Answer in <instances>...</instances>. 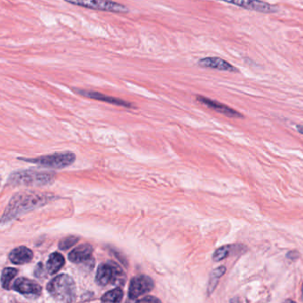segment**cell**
Here are the masks:
<instances>
[{"instance_id": "1", "label": "cell", "mask_w": 303, "mask_h": 303, "mask_svg": "<svg viewBox=\"0 0 303 303\" xmlns=\"http://www.w3.org/2000/svg\"><path fill=\"white\" fill-rule=\"evenodd\" d=\"M52 195L38 192H19L12 198L2 215V224L16 218L18 215L40 207L53 200Z\"/></svg>"}, {"instance_id": "2", "label": "cell", "mask_w": 303, "mask_h": 303, "mask_svg": "<svg viewBox=\"0 0 303 303\" xmlns=\"http://www.w3.org/2000/svg\"><path fill=\"white\" fill-rule=\"evenodd\" d=\"M46 289L54 300L60 302H72L77 298L74 280L67 274H62L52 279L47 284Z\"/></svg>"}, {"instance_id": "3", "label": "cell", "mask_w": 303, "mask_h": 303, "mask_svg": "<svg viewBox=\"0 0 303 303\" xmlns=\"http://www.w3.org/2000/svg\"><path fill=\"white\" fill-rule=\"evenodd\" d=\"M54 180V173L24 170L12 173L8 179V184L25 186H46L53 184Z\"/></svg>"}, {"instance_id": "4", "label": "cell", "mask_w": 303, "mask_h": 303, "mask_svg": "<svg viewBox=\"0 0 303 303\" xmlns=\"http://www.w3.org/2000/svg\"><path fill=\"white\" fill-rule=\"evenodd\" d=\"M20 159L26 162L37 164L43 167L62 169L73 164L76 160V155L72 152H60L52 155L40 156L33 159L20 158Z\"/></svg>"}, {"instance_id": "5", "label": "cell", "mask_w": 303, "mask_h": 303, "mask_svg": "<svg viewBox=\"0 0 303 303\" xmlns=\"http://www.w3.org/2000/svg\"><path fill=\"white\" fill-rule=\"evenodd\" d=\"M126 276L118 265L113 262L102 263L96 272V281L100 286L111 285H124Z\"/></svg>"}, {"instance_id": "6", "label": "cell", "mask_w": 303, "mask_h": 303, "mask_svg": "<svg viewBox=\"0 0 303 303\" xmlns=\"http://www.w3.org/2000/svg\"><path fill=\"white\" fill-rule=\"evenodd\" d=\"M67 3L85 7L94 10L104 11L110 13L125 14L129 12V8L123 4L117 3L113 0H64Z\"/></svg>"}, {"instance_id": "7", "label": "cell", "mask_w": 303, "mask_h": 303, "mask_svg": "<svg viewBox=\"0 0 303 303\" xmlns=\"http://www.w3.org/2000/svg\"><path fill=\"white\" fill-rule=\"evenodd\" d=\"M225 3L231 4L236 7H242L247 10L254 11L262 14H275L279 11L276 5L265 2L262 0H218Z\"/></svg>"}, {"instance_id": "8", "label": "cell", "mask_w": 303, "mask_h": 303, "mask_svg": "<svg viewBox=\"0 0 303 303\" xmlns=\"http://www.w3.org/2000/svg\"><path fill=\"white\" fill-rule=\"evenodd\" d=\"M154 281L148 276L140 275L134 277L129 285L128 297L131 300H137L139 297L149 293L154 288Z\"/></svg>"}, {"instance_id": "9", "label": "cell", "mask_w": 303, "mask_h": 303, "mask_svg": "<svg viewBox=\"0 0 303 303\" xmlns=\"http://www.w3.org/2000/svg\"><path fill=\"white\" fill-rule=\"evenodd\" d=\"M15 292L28 298H38L42 293V287L38 283L26 278H19L13 285Z\"/></svg>"}, {"instance_id": "10", "label": "cell", "mask_w": 303, "mask_h": 303, "mask_svg": "<svg viewBox=\"0 0 303 303\" xmlns=\"http://www.w3.org/2000/svg\"><path fill=\"white\" fill-rule=\"evenodd\" d=\"M197 101L202 103L203 105L206 106L209 109L215 110L216 112L222 114L228 117H232V118H242L243 115L241 113L236 111L235 109L230 108L229 106L222 104L221 102L215 101V100L210 99L204 96H197Z\"/></svg>"}, {"instance_id": "11", "label": "cell", "mask_w": 303, "mask_h": 303, "mask_svg": "<svg viewBox=\"0 0 303 303\" xmlns=\"http://www.w3.org/2000/svg\"><path fill=\"white\" fill-rule=\"evenodd\" d=\"M198 66L202 68L213 69L220 71H227L232 73H238L239 70L229 62L223 60L220 57H205L198 62Z\"/></svg>"}, {"instance_id": "12", "label": "cell", "mask_w": 303, "mask_h": 303, "mask_svg": "<svg viewBox=\"0 0 303 303\" xmlns=\"http://www.w3.org/2000/svg\"><path fill=\"white\" fill-rule=\"evenodd\" d=\"M76 94L79 96H84L90 99L97 100L101 102H108L114 105L122 106L126 108H133L134 106L131 104L130 102H126L124 100L112 97V96H105L102 93L96 92V91H88V90H83V89H74Z\"/></svg>"}, {"instance_id": "13", "label": "cell", "mask_w": 303, "mask_h": 303, "mask_svg": "<svg viewBox=\"0 0 303 303\" xmlns=\"http://www.w3.org/2000/svg\"><path fill=\"white\" fill-rule=\"evenodd\" d=\"M93 247L90 244H82L69 254V260L73 263H85L92 261Z\"/></svg>"}, {"instance_id": "14", "label": "cell", "mask_w": 303, "mask_h": 303, "mask_svg": "<svg viewBox=\"0 0 303 303\" xmlns=\"http://www.w3.org/2000/svg\"><path fill=\"white\" fill-rule=\"evenodd\" d=\"M8 258L12 263L15 265H23L28 263L33 258L32 251L26 247H19L10 252Z\"/></svg>"}, {"instance_id": "15", "label": "cell", "mask_w": 303, "mask_h": 303, "mask_svg": "<svg viewBox=\"0 0 303 303\" xmlns=\"http://www.w3.org/2000/svg\"><path fill=\"white\" fill-rule=\"evenodd\" d=\"M64 264H65V260L64 256L55 252L51 254L48 258V261L46 263V269L49 275H54L64 267Z\"/></svg>"}, {"instance_id": "16", "label": "cell", "mask_w": 303, "mask_h": 303, "mask_svg": "<svg viewBox=\"0 0 303 303\" xmlns=\"http://www.w3.org/2000/svg\"><path fill=\"white\" fill-rule=\"evenodd\" d=\"M241 245H227V246H223V247H219L215 253L213 254V261H222L226 258L229 257V255L231 254H236L237 251H236V248H238Z\"/></svg>"}, {"instance_id": "17", "label": "cell", "mask_w": 303, "mask_h": 303, "mask_svg": "<svg viewBox=\"0 0 303 303\" xmlns=\"http://www.w3.org/2000/svg\"><path fill=\"white\" fill-rule=\"evenodd\" d=\"M227 268L225 266H220L219 268H215L210 274V279L207 286V294L211 295V293L215 292L216 286H218L220 279H222V276L225 274Z\"/></svg>"}, {"instance_id": "18", "label": "cell", "mask_w": 303, "mask_h": 303, "mask_svg": "<svg viewBox=\"0 0 303 303\" xmlns=\"http://www.w3.org/2000/svg\"><path fill=\"white\" fill-rule=\"evenodd\" d=\"M18 270L16 268H4L1 275V286L5 290H10L12 280L17 276Z\"/></svg>"}, {"instance_id": "19", "label": "cell", "mask_w": 303, "mask_h": 303, "mask_svg": "<svg viewBox=\"0 0 303 303\" xmlns=\"http://www.w3.org/2000/svg\"><path fill=\"white\" fill-rule=\"evenodd\" d=\"M122 299H123V291L119 288H116L104 293L103 296L101 298V300L102 302H120Z\"/></svg>"}, {"instance_id": "20", "label": "cell", "mask_w": 303, "mask_h": 303, "mask_svg": "<svg viewBox=\"0 0 303 303\" xmlns=\"http://www.w3.org/2000/svg\"><path fill=\"white\" fill-rule=\"evenodd\" d=\"M78 240L79 239H78V236H67L64 239L60 240V242L59 243V248L60 250H68L78 243Z\"/></svg>"}, {"instance_id": "21", "label": "cell", "mask_w": 303, "mask_h": 303, "mask_svg": "<svg viewBox=\"0 0 303 303\" xmlns=\"http://www.w3.org/2000/svg\"><path fill=\"white\" fill-rule=\"evenodd\" d=\"M47 273H48L47 269L44 267V265L41 262H39V264L36 266L35 270H34V276L36 278L39 279H46Z\"/></svg>"}, {"instance_id": "22", "label": "cell", "mask_w": 303, "mask_h": 303, "mask_svg": "<svg viewBox=\"0 0 303 303\" xmlns=\"http://www.w3.org/2000/svg\"><path fill=\"white\" fill-rule=\"evenodd\" d=\"M300 253L296 250L289 251V252L286 254V258L289 259L290 261H296L297 259L300 258Z\"/></svg>"}, {"instance_id": "23", "label": "cell", "mask_w": 303, "mask_h": 303, "mask_svg": "<svg viewBox=\"0 0 303 303\" xmlns=\"http://www.w3.org/2000/svg\"><path fill=\"white\" fill-rule=\"evenodd\" d=\"M137 301H139V302H145V301H149V302H159L160 300H159L158 298H155V297L147 296L145 297V298H142V299H140V300H137Z\"/></svg>"}, {"instance_id": "24", "label": "cell", "mask_w": 303, "mask_h": 303, "mask_svg": "<svg viewBox=\"0 0 303 303\" xmlns=\"http://www.w3.org/2000/svg\"><path fill=\"white\" fill-rule=\"evenodd\" d=\"M296 130L300 133V134H303V126L302 125H297Z\"/></svg>"}, {"instance_id": "25", "label": "cell", "mask_w": 303, "mask_h": 303, "mask_svg": "<svg viewBox=\"0 0 303 303\" xmlns=\"http://www.w3.org/2000/svg\"><path fill=\"white\" fill-rule=\"evenodd\" d=\"M230 302H234V301H239V299H237V298H235V299H232V300H229Z\"/></svg>"}, {"instance_id": "26", "label": "cell", "mask_w": 303, "mask_h": 303, "mask_svg": "<svg viewBox=\"0 0 303 303\" xmlns=\"http://www.w3.org/2000/svg\"><path fill=\"white\" fill-rule=\"evenodd\" d=\"M301 301L303 302V284L302 286H301Z\"/></svg>"}]
</instances>
